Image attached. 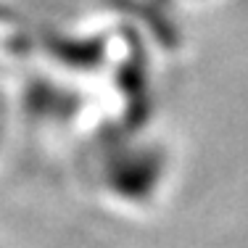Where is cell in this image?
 Here are the masks:
<instances>
[]
</instances>
